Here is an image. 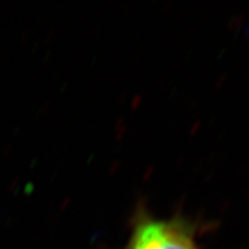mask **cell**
Wrapping results in <instances>:
<instances>
[{"mask_svg": "<svg viewBox=\"0 0 249 249\" xmlns=\"http://www.w3.org/2000/svg\"><path fill=\"white\" fill-rule=\"evenodd\" d=\"M132 222L124 249H201L196 225L185 217L158 218L140 209Z\"/></svg>", "mask_w": 249, "mask_h": 249, "instance_id": "obj_1", "label": "cell"}]
</instances>
